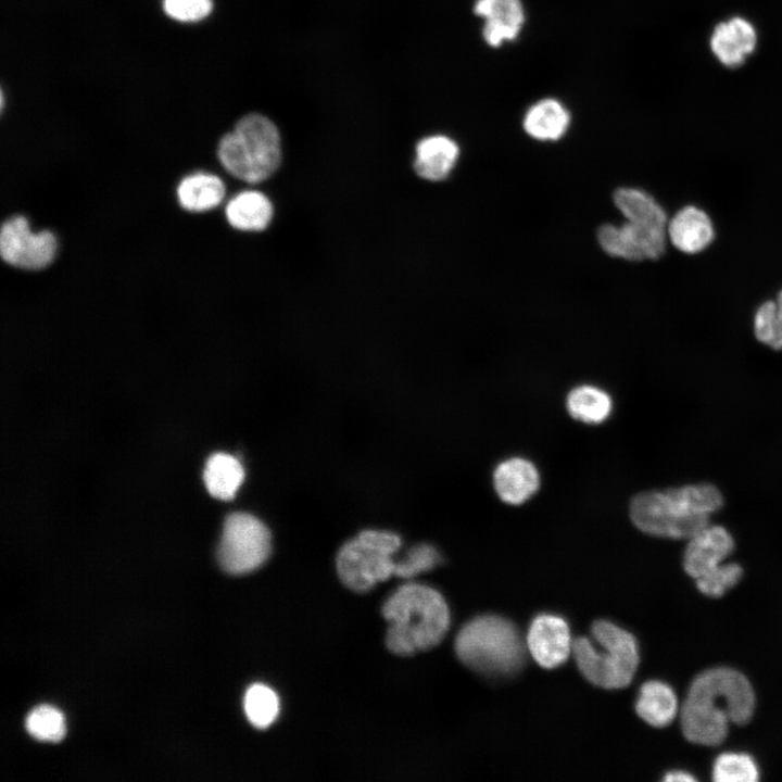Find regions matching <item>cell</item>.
Returning a JSON list of instances; mask_svg holds the SVG:
<instances>
[{
    "label": "cell",
    "instance_id": "cell-1",
    "mask_svg": "<svg viewBox=\"0 0 782 782\" xmlns=\"http://www.w3.org/2000/svg\"><path fill=\"white\" fill-rule=\"evenodd\" d=\"M754 708V690L745 676L730 668L708 669L690 685L680 712L682 732L692 743L717 745L729 724L748 722Z\"/></svg>",
    "mask_w": 782,
    "mask_h": 782
},
{
    "label": "cell",
    "instance_id": "cell-2",
    "mask_svg": "<svg viewBox=\"0 0 782 782\" xmlns=\"http://www.w3.org/2000/svg\"><path fill=\"white\" fill-rule=\"evenodd\" d=\"M389 622L386 645L399 656H412L437 646L445 636L451 614L442 594L420 583H405L382 606Z\"/></svg>",
    "mask_w": 782,
    "mask_h": 782
},
{
    "label": "cell",
    "instance_id": "cell-3",
    "mask_svg": "<svg viewBox=\"0 0 782 782\" xmlns=\"http://www.w3.org/2000/svg\"><path fill=\"white\" fill-rule=\"evenodd\" d=\"M722 504L719 489L702 482L636 494L630 504V517L647 534L689 539L708 525L709 516Z\"/></svg>",
    "mask_w": 782,
    "mask_h": 782
},
{
    "label": "cell",
    "instance_id": "cell-4",
    "mask_svg": "<svg viewBox=\"0 0 782 782\" xmlns=\"http://www.w3.org/2000/svg\"><path fill=\"white\" fill-rule=\"evenodd\" d=\"M458 659L488 677H509L522 666L526 642L517 627L497 615H480L466 622L455 643Z\"/></svg>",
    "mask_w": 782,
    "mask_h": 782
},
{
    "label": "cell",
    "instance_id": "cell-5",
    "mask_svg": "<svg viewBox=\"0 0 782 782\" xmlns=\"http://www.w3.org/2000/svg\"><path fill=\"white\" fill-rule=\"evenodd\" d=\"M572 655L581 674L593 685L607 690L628 686L640 663L635 638L605 619L593 622L591 638L573 640Z\"/></svg>",
    "mask_w": 782,
    "mask_h": 782
},
{
    "label": "cell",
    "instance_id": "cell-6",
    "mask_svg": "<svg viewBox=\"0 0 782 782\" xmlns=\"http://www.w3.org/2000/svg\"><path fill=\"white\" fill-rule=\"evenodd\" d=\"M217 155L232 176L248 182L266 180L281 163L279 130L268 117L247 114L220 138Z\"/></svg>",
    "mask_w": 782,
    "mask_h": 782
},
{
    "label": "cell",
    "instance_id": "cell-7",
    "mask_svg": "<svg viewBox=\"0 0 782 782\" xmlns=\"http://www.w3.org/2000/svg\"><path fill=\"white\" fill-rule=\"evenodd\" d=\"M401 545L398 534L365 530L340 548L336 566L341 582L350 590L364 593L395 573L392 555Z\"/></svg>",
    "mask_w": 782,
    "mask_h": 782
},
{
    "label": "cell",
    "instance_id": "cell-8",
    "mask_svg": "<svg viewBox=\"0 0 782 782\" xmlns=\"http://www.w3.org/2000/svg\"><path fill=\"white\" fill-rule=\"evenodd\" d=\"M267 527L248 513H232L224 522L217 559L224 571L245 575L261 567L270 554Z\"/></svg>",
    "mask_w": 782,
    "mask_h": 782
},
{
    "label": "cell",
    "instance_id": "cell-9",
    "mask_svg": "<svg viewBox=\"0 0 782 782\" xmlns=\"http://www.w3.org/2000/svg\"><path fill=\"white\" fill-rule=\"evenodd\" d=\"M58 249L55 236L49 230L31 232L26 217L8 218L0 229V254L14 267L37 270L48 266Z\"/></svg>",
    "mask_w": 782,
    "mask_h": 782
},
{
    "label": "cell",
    "instance_id": "cell-10",
    "mask_svg": "<svg viewBox=\"0 0 782 782\" xmlns=\"http://www.w3.org/2000/svg\"><path fill=\"white\" fill-rule=\"evenodd\" d=\"M597 239L607 254L627 261L656 260L665 253L668 240L667 228L630 220L601 226Z\"/></svg>",
    "mask_w": 782,
    "mask_h": 782
},
{
    "label": "cell",
    "instance_id": "cell-11",
    "mask_svg": "<svg viewBox=\"0 0 782 782\" xmlns=\"http://www.w3.org/2000/svg\"><path fill=\"white\" fill-rule=\"evenodd\" d=\"M525 642L534 661L545 669L562 666L572 654L569 625L556 614L537 615L528 627Z\"/></svg>",
    "mask_w": 782,
    "mask_h": 782
},
{
    "label": "cell",
    "instance_id": "cell-12",
    "mask_svg": "<svg viewBox=\"0 0 782 782\" xmlns=\"http://www.w3.org/2000/svg\"><path fill=\"white\" fill-rule=\"evenodd\" d=\"M734 540L721 526L709 524L689 538L683 567L695 581L716 572L732 553Z\"/></svg>",
    "mask_w": 782,
    "mask_h": 782
},
{
    "label": "cell",
    "instance_id": "cell-13",
    "mask_svg": "<svg viewBox=\"0 0 782 782\" xmlns=\"http://www.w3.org/2000/svg\"><path fill=\"white\" fill-rule=\"evenodd\" d=\"M715 236L711 217L696 205H684L668 219L667 238L684 254L705 251L715 240Z\"/></svg>",
    "mask_w": 782,
    "mask_h": 782
},
{
    "label": "cell",
    "instance_id": "cell-14",
    "mask_svg": "<svg viewBox=\"0 0 782 782\" xmlns=\"http://www.w3.org/2000/svg\"><path fill=\"white\" fill-rule=\"evenodd\" d=\"M474 12L484 20L482 37L493 48L515 40L525 23L521 0H476Z\"/></svg>",
    "mask_w": 782,
    "mask_h": 782
},
{
    "label": "cell",
    "instance_id": "cell-15",
    "mask_svg": "<svg viewBox=\"0 0 782 782\" xmlns=\"http://www.w3.org/2000/svg\"><path fill=\"white\" fill-rule=\"evenodd\" d=\"M757 45L754 25L744 17L734 16L717 24L709 46L717 60L727 67L742 65Z\"/></svg>",
    "mask_w": 782,
    "mask_h": 782
},
{
    "label": "cell",
    "instance_id": "cell-16",
    "mask_svg": "<svg viewBox=\"0 0 782 782\" xmlns=\"http://www.w3.org/2000/svg\"><path fill=\"white\" fill-rule=\"evenodd\" d=\"M494 489L499 497L512 505L529 500L539 489L540 475L537 467L522 457L501 462L493 472Z\"/></svg>",
    "mask_w": 782,
    "mask_h": 782
},
{
    "label": "cell",
    "instance_id": "cell-17",
    "mask_svg": "<svg viewBox=\"0 0 782 782\" xmlns=\"http://www.w3.org/2000/svg\"><path fill=\"white\" fill-rule=\"evenodd\" d=\"M415 152V173L422 179L440 181L454 168L459 156V147L450 137L432 135L422 138L416 144Z\"/></svg>",
    "mask_w": 782,
    "mask_h": 782
},
{
    "label": "cell",
    "instance_id": "cell-18",
    "mask_svg": "<svg viewBox=\"0 0 782 782\" xmlns=\"http://www.w3.org/2000/svg\"><path fill=\"white\" fill-rule=\"evenodd\" d=\"M679 705L672 688L660 680L643 683L635 699L639 717L656 728L670 724L678 714Z\"/></svg>",
    "mask_w": 782,
    "mask_h": 782
},
{
    "label": "cell",
    "instance_id": "cell-19",
    "mask_svg": "<svg viewBox=\"0 0 782 782\" xmlns=\"http://www.w3.org/2000/svg\"><path fill=\"white\" fill-rule=\"evenodd\" d=\"M569 124L568 110L554 98H544L533 103L522 119L525 131L541 141H554L562 138Z\"/></svg>",
    "mask_w": 782,
    "mask_h": 782
},
{
    "label": "cell",
    "instance_id": "cell-20",
    "mask_svg": "<svg viewBox=\"0 0 782 782\" xmlns=\"http://www.w3.org/2000/svg\"><path fill=\"white\" fill-rule=\"evenodd\" d=\"M274 207L262 192L247 190L235 195L226 206L228 223L243 231L265 229L273 218Z\"/></svg>",
    "mask_w": 782,
    "mask_h": 782
},
{
    "label": "cell",
    "instance_id": "cell-21",
    "mask_svg": "<svg viewBox=\"0 0 782 782\" xmlns=\"http://www.w3.org/2000/svg\"><path fill=\"white\" fill-rule=\"evenodd\" d=\"M223 180L209 173L186 176L177 187L180 205L191 212H204L217 206L224 199Z\"/></svg>",
    "mask_w": 782,
    "mask_h": 782
},
{
    "label": "cell",
    "instance_id": "cell-22",
    "mask_svg": "<svg viewBox=\"0 0 782 782\" xmlns=\"http://www.w3.org/2000/svg\"><path fill=\"white\" fill-rule=\"evenodd\" d=\"M243 478V467L232 455L215 453L205 463L203 470L205 488L212 496L218 500H231Z\"/></svg>",
    "mask_w": 782,
    "mask_h": 782
},
{
    "label": "cell",
    "instance_id": "cell-23",
    "mask_svg": "<svg viewBox=\"0 0 782 782\" xmlns=\"http://www.w3.org/2000/svg\"><path fill=\"white\" fill-rule=\"evenodd\" d=\"M614 203L626 220L667 228L668 215L658 201L638 188H619L613 195Z\"/></svg>",
    "mask_w": 782,
    "mask_h": 782
},
{
    "label": "cell",
    "instance_id": "cell-24",
    "mask_svg": "<svg viewBox=\"0 0 782 782\" xmlns=\"http://www.w3.org/2000/svg\"><path fill=\"white\" fill-rule=\"evenodd\" d=\"M570 416L585 424H601L610 415L613 403L604 390L583 384L572 389L566 400Z\"/></svg>",
    "mask_w": 782,
    "mask_h": 782
},
{
    "label": "cell",
    "instance_id": "cell-25",
    "mask_svg": "<svg viewBox=\"0 0 782 782\" xmlns=\"http://www.w3.org/2000/svg\"><path fill=\"white\" fill-rule=\"evenodd\" d=\"M753 330L759 342L773 350H782V289L774 299L762 302L756 308Z\"/></svg>",
    "mask_w": 782,
    "mask_h": 782
},
{
    "label": "cell",
    "instance_id": "cell-26",
    "mask_svg": "<svg viewBox=\"0 0 782 782\" xmlns=\"http://www.w3.org/2000/svg\"><path fill=\"white\" fill-rule=\"evenodd\" d=\"M243 708L253 727L266 729L278 716L279 698L269 686L256 683L247 690Z\"/></svg>",
    "mask_w": 782,
    "mask_h": 782
},
{
    "label": "cell",
    "instance_id": "cell-27",
    "mask_svg": "<svg viewBox=\"0 0 782 782\" xmlns=\"http://www.w3.org/2000/svg\"><path fill=\"white\" fill-rule=\"evenodd\" d=\"M758 778L755 760L745 753H723L712 766V779L717 782H754Z\"/></svg>",
    "mask_w": 782,
    "mask_h": 782
},
{
    "label": "cell",
    "instance_id": "cell-28",
    "mask_svg": "<svg viewBox=\"0 0 782 782\" xmlns=\"http://www.w3.org/2000/svg\"><path fill=\"white\" fill-rule=\"evenodd\" d=\"M28 733L46 742H59L65 735V722L61 711L48 705L34 708L26 717Z\"/></svg>",
    "mask_w": 782,
    "mask_h": 782
},
{
    "label": "cell",
    "instance_id": "cell-29",
    "mask_svg": "<svg viewBox=\"0 0 782 782\" xmlns=\"http://www.w3.org/2000/svg\"><path fill=\"white\" fill-rule=\"evenodd\" d=\"M441 562V554L433 545L428 543L417 544L409 548L400 562H396L394 576L411 579L433 569Z\"/></svg>",
    "mask_w": 782,
    "mask_h": 782
},
{
    "label": "cell",
    "instance_id": "cell-30",
    "mask_svg": "<svg viewBox=\"0 0 782 782\" xmlns=\"http://www.w3.org/2000/svg\"><path fill=\"white\" fill-rule=\"evenodd\" d=\"M742 575L743 570L739 564L724 563L716 572L696 580V585L705 595L719 597L733 588Z\"/></svg>",
    "mask_w": 782,
    "mask_h": 782
},
{
    "label": "cell",
    "instance_id": "cell-31",
    "mask_svg": "<svg viewBox=\"0 0 782 782\" xmlns=\"http://www.w3.org/2000/svg\"><path fill=\"white\" fill-rule=\"evenodd\" d=\"M165 13L179 22H198L213 9L212 0H163Z\"/></svg>",
    "mask_w": 782,
    "mask_h": 782
},
{
    "label": "cell",
    "instance_id": "cell-32",
    "mask_svg": "<svg viewBox=\"0 0 782 782\" xmlns=\"http://www.w3.org/2000/svg\"><path fill=\"white\" fill-rule=\"evenodd\" d=\"M694 780H696L694 775L683 770H672L664 777L666 782H692Z\"/></svg>",
    "mask_w": 782,
    "mask_h": 782
}]
</instances>
